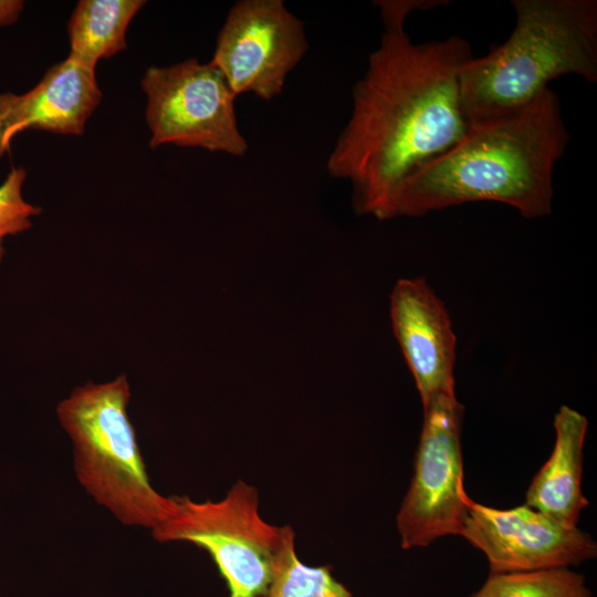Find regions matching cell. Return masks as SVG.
<instances>
[{
    "label": "cell",
    "instance_id": "1",
    "mask_svg": "<svg viewBox=\"0 0 597 597\" xmlns=\"http://www.w3.org/2000/svg\"><path fill=\"white\" fill-rule=\"evenodd\" d=\"M379 46L353 88L352 115L327 159L328 174L350 182L358 214L387 220L391 200L413 171L455 145L469 128L459 74L471 59L460 36L412 43L408 13L434 1H378Z\"/></svg>",
    "mask_w": 597,
    "mask_h": 597
},
{
    "label": "cell",
    "instance_id": "2",
    "mask_svg": "<svg viewBox=\"0 0 597 597\" xmlns=\"http://www.w3.org/2000/svg\"><path fill=\"white\" fill-rule=\"evenodd\" d=\"M554 91L510 115L469 125L450 149L397 189L388 219L420 217L474 201H496L524 218L551 213L553 171L568 133Z\"/></svg>",
    "mask_w": 597,
    "mask_h": 597
},
{
    "label": "cell",
    "instance_id": "3",
    "mask_svg": "<svg viewBox=\"0 0 597 597\" xmlns=\"http://www.w3.org/2000/svg\"><path fill=\"white\" fill-rule=\"evenodd\" d=\"M512 6L516 24L510 38L460 70V101L469 125L517 112L559 76L597 81L595 0H513Z\"/></svg>",
    "mask_w": 597,
    "mask_h": 597
},
{
    "label": "cell",
    "instance_id": "4",
    "mask_svg": "<svg viewBox=\"0 0 597 597\" xmlns=\"http://www.w3.org/2000/svg\"><path fill=\"white\" fill-rule=\"evenodd\" d=\"M129 399L123 374L75 387L57 405L56 416L72 441L74 471L84 490L124 525L153 531L171 516L177 500L149 481L127 411Z\"/></svg>",
    "mask_w": 597,
    "mask_h": 597
},
{
    "label": "cell",
    "instance_id": "5",
    "mask_svg": "<svg viewBox=\"0 0 597 597\" xmlns=\"http://www.w3.org/2000/svg\"><path fill=\"white\" fill-rule=\"evenodd\" d=\"M176 500L175 512L151 531L153 537L205 549L224 579L229 597H261L272 579L285 526L261 517L258 490L239 480L216 502Z\"/></svg>",
    "mask_w": 597,
    "mask_h": 597
},
{
    "label": "cell",
    "instance_id": "6",
    "mask_svg": "<svg viewBox=\"0 0 597 597\" xmlns=\"http://www.w3.org/2000/svg\"><path fill=\"white\" fill-rule=\"evenodd\" d=\"M140 86L151 148L172 144L237 157L247 154L249 146L235 116L237 96L211 62L188 59L149 66Z\"/></svg>",
    "mask_w": 597,
    "mask_h": 597
},
{
    "label": "cell",
    "instance_id": "7",
    "mask_svg": "<svg viewBox=\"0 0 597 597\" xmlns=\"http://www.w3.org/2000/svg\"><path fill=\"white\" fill-rule=\"evenodd\" d=\"M422 408L413 475L396 519L404 549L461 535L471 501L463 489L462 405L454 394H443Z\"/></svg>",
    "mask_w": 597,
    "mask_h": 597
},
{
    "label": "cell",
    "instance_id": "8",
    "mask_svg": "<svg viewBox=\"0 0 597 597\" xmlns=\"http://www.w3.org/2000/svg\"><path fill=\"white\" fill-rule=\"evenodd\" d=\"M307 49L303 23L282 0H241L231 7L210 62L235 96L270 101Z\"/></svg>",
    "mask_w": 597,
    "mask_h": 597
},
{
    "label": "cell",
    "instance_id": "9",
    "mask_svg": "<svg viewBox=\"0 0 597 597\" xmlns=\"http://www.w3.org/2000/svg\"><path fill=\"white\" fill-rule=\"evenodd\" d=\"M461 536L484 553L490 574L568 568L597 555L588 533L525 504L500 510L471 500Z\"/></svg>",
    "mask_w": 597,
    "mask_h": 597
},
{
    "label": "cell",
    "instance_id": "10",
    "mask_svg": "<svg viewBox=\"0 0 597 597\" xmlns=\"http://www.w3.org/2000/svg\"><path fill=\"white\" fill-rule=\"evenodd\" d=\"M390 318L422 406L439 395L454 394L457 339L446 306L425 279L396 283Z\"/></svg>",
    "mask_w": 597,
    "mask_h": 597
},
{
    "label": "cell",
    "instance_id": "11",
    "mask_svg": "<svg viewBox=\"0 0 597 597\" xmlns=\"http://www.w3.org/2000/svg\"><path fill=\"white\" fill-rule=\"evenodd\" d=\"M102 98L95 69L69 55L49 67L30 91L0 93V158L25 130L82 135Z\"/></svg>",
    "mask_w": 597,
    "mask_h": 597
},
{
    "label": "cell",
    "instance_id": "12",
    "mask_svg": "<svg viewBox=\"0 0 597 597\" xmlns=\"http://www.w3.org/2000/svg\"><path fill=\"white\" fill-rule=\"evenodd\" d=\"M554 428L553 452L533 478L526 491L525 505L561 524L577 526L580 512L589 504L582 491L588 420L564 405L554 417Z\"/></svg>",
    "mask_w": 597,
    "mask_h": 597
},
{
    "label": "cell",
    "instance_id": "13",
    "mask_svg": "<svg viewBox=\"0 0 597 597\" xmlns=\"http://www.w3.org/2000/svg\"><path fill=\"white\" fill-rule=\"evenodd\" d=\"M144 0H80L67 22L69 56L95 69L127 48L126 31Z\"/></svg>",
    "mask_w": 597,
    "mask_h": 597
},
{
    "label": "cell",
    "instance_id": "14",
    "mask_svg": "<svg viewBox=\"0 0 597 597\" xmlns=\"http://www.w3.org/2000/svg\"><path fill=\"white\" fill-rule=\"evenodd\" d=\"M261 597H353L326 566L312 567L295 552L294 532L285 526L282 546L275 558L273 574Z\"/></svg>",
    "mask_w": 597,
    "mask_h": 597
},
{
    "label": "cell",
    "instance_id": "15",
    "mask_svg": "<svg viewBox=\"0 0 597 597\" xmlns=\"http://www.w3.org/2000/svg\"><path fill=\"white\" fill-rule=\"evenodd\" d=\"M471 597H593L586 577L568 568L490 574Z\"/></svg>",
    "mask_w": 597,
    "mask_h": 597
},
{
    "label": "cell",
    "instance_id": "16",
    "mask_svg": "<svg viewBox=\"0 0 597 597\" xmlns=\"http://www.w3.org/2000/svg\"><path fill=\"white\" fill-rule=\"evenodd\" d=\"M25 178L23 167H12L0 185V264L6 253L4 240L29 230L33 218L41 212L40 207L23 197Z\"/></svg>",
    "mask_w": 597,
    "mask_h": 597
},
{
    "label": "cell",
    "instance_id": "17",
    "mask_svg": "<svg viewBox=\"0 0 597 597\" xmlns=\"http://www.w3.org/2000/svg\"><path fill=\"white\" fill-rule=\"evenodd\" d=\"M23 8L24 2L21 0H0V28L14 24Z\"/></svg>",
    "mask_w": 597,
    "mask_h": 597
}]
</instances>
